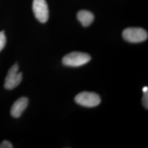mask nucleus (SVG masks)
<instances>
[{"instance_id":"nucleus-1","label":"nucleus","mask_w":148,"mask_h":148,"mask_svg":"<svg viewBox=\"0 0 148 148\" xmlns=\"http://www.w3.org/2000/svg\"><path fill=\"white\" fill-rule=\"evenodd\" d=\"M91 57L87 53L74 52L64 56L62 60V63L66 66L79 67L88 63Z\"/></svg>"},{"instance_id":"nucleus-2","label":"nucleus","mask_w":148,"mask_h":148,"mask_svg":"<svg viewBox=\"0 0 148 148\" xmlns=\"http://www.w3.org/2000/svg\"><path fill=\"white\" fill-rule=\"evenodd\" d=\"M123 38L131 43H139L145 41L148 37L147 32L140 27H129L123 30Z\"/></svg>"},{"instance_id":"nucleus-3","label":"nucleus","mask_w":148,"mask_h":148,"mask_svg":"<svg viewBox=\"0 0 148 148\" xmlns=\"http://www.w3.org/2000/svg\"><path fill=\"white\" fill-rule=\"evenodd\" d=\"M75 102L80 106L93 108L98 106L101 102L100 96L93 92H83L79 93L75 98Z\"/></svg>"},{"instance_id":"nucleus-4","label":"nucleus","mask_w":148,"mask_h":148,"mask_svg":"<svg viewBox=\"0 0 148 148\" xmlns=\"http://www.w3.org/2000/svg\"><path fill=\"white\" fill-rule=\"evenodd\" d=\"M19 66L18 64L13 65L5 77V87L7 90H13L21 84L23 79V75L21 73L18 72Z\"/></svg>"},{"instance_id":"nucleus-5","label":"nucleus","mask_w":148,"mask_h":148,"mask_svg":"<svg viewBox=\"0 0 148 148\" xmlns=\"http://www.w3.org/2000/svg\"><path fill=\"white\" fill-rule=\"evenodd\" d=\"M32 10L38 21L42 23L47 22L49 18V11L45 0H34Z\"/></svg>"},{"instance_id":"nucleus-6","label":"nucleus","mask_w":148,"mask_h":148,"mask_svg":"<svg viewBox=\"0 0 148 148\" xmlns=\"http://www.w3.org/2000/svg\"><path fill=\"white\" fill-rule=\"evenodd\" d=\"M28 102L27 97H21L16 100L11 108V115L14 118L21 116L28 106Z\"/></svg>"},{"instance_id":"nucleus-7","label":"nucleus","mask_w":148,"mask_h":148,"mask_svg":"<svg viewBox=\"0 0 148 148\" xmlns=\"http://www.w3.org/2000/svg\"><path fill=\"white\" fill-rule=\"evenodd\" d=\"M77 18L83 27H88L94 21L93 14L88 11L81 10L77 13Z\"/></svg>"},{"instance_id":"nucleus-8","label":"nucleus","mask_w":148,"mask_h":148,"mask_svg":"<svg viewBox=\"0 0 148 148\" xmlns=\"http://www.w3.org/2000/svg\"><path fill=\"white\" fill-rule=\"evenodd\" d=\"M6 43L5 34L3 32H0V52L5 47Z\"/></svg>"},{"instance_id":"nucleus-9","label":"nucleus","mask_w":148,"mask_h":148,"mask_svg":"<svg viewBox=\"0 0 148 148\" xmlns=\"http://www.w3.org/2000/svg\"><path fill=\"white\" fill-rule=\"evenodd\" d=\"M143 99H142V103L144 106L147 109H148V91L143 92Z\"/></svg>"},{"instance_id":"nucleus-10","label":"nucleus","mask_w":148,"mask_h":148,"mask_svg":"<svg viewBox=\"0 0 148 148\" xmlns=\"http://www.w3.org/2000/svg\"><path fill=\"white\" fill-rule=\"evenodd\" d=\"M13 147L12 143L7 140H4L0 144V148H12Z\"/></svg>"},{"instance_id":"nucleus-11","label":"nucleus","mask_w":148,"mask_h":148,"mask_svg":"<svg viewBox=\"0 0 148 148\" xmlns=\"http://www.w3.org/2000/svg\"><path fill=\"white\" fill-rule=\"evenodd\" d=\"M148 87H144L143 88V92H148Z\"/></svg>"}]
</instances>
